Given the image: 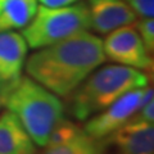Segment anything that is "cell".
I'll list each match as a JSON object with an SVG mask.
<instances>
[{"label": "cell", "mask_w": 154, "mask_h": 154, "mask_svg": "<svg viewBox=\"0 0 154 154\" xmlns=\"http://www.w3.org/2000/svg\"><path fill=\"white\" fill-rule=\"evenodd\" d=\"M105 59L103 40L84 31L33 53L26 71L49 91L67 98Z\"/></svg>", "instance_id": "6da1fadb"}, {"label": "cell", "mask_w": 154, "mask_h": 154, "mask_svg": "<svg viewBox=\"0 0 154 154\" xmlns=\"http://www.w3.org/2000/svg\"><path fill=\"white\" fill-rule=\"evenodd\" d=\"M0 100L38 146L46 145L53 128L64 118L63 102L31 77H21Z\"/></svg>", "instance_id": "7a4b0ae2"}, {"label": "cell", "mask_w": 154, "mask_h": 154, "mask_svg": "<svg viewBox=\"0 0 154 154\" xmlns=\"http://www.w3.org/2000/svg\"><path fill=\"white\" fill-rule=\"evenodd\" d=\"M148 76L143 71L122 64L104 66L93 71L68 95L69 112L80 121L108 108L125 93L145 88Z\"/></svg>", "instance_id": "3957f363"}, {"label": "cell", "mask_w": 154, "mask_h": 154, "mask_svg": "<svg viewBox=\"0 0 154 154\" xmlns=\"http://www.w3.org/2000/svg\"><path fill=\"white\" fill-rule=\"evenodd\" d=\"M90 28V17L86 3L67 7H37L36 14L21 35L31 49L53 45Z\"/></svg>", "instance_id": "277c9868"}, {"label": "cell", "mask_w": 154, "mask_h": 154, "mask_svg": "<svg viewBox=\"0 0 154 154\" xmlns=\"http://www.w3.org/2000/svg\"><path fill=\"white\" fill-rule=\"evenodd\" d=\"M105 58L118 64L140 71L153 68L152 54H149L135 26L126 25L109 32L103 41Z\"/></svg>", "instance_id": "5b68a950"}, {"label": "cell", "mask_w": 154, "mask_h": 154, "mask_svg": "<svg viewBox=\"0 0 154 154\" xmlns=\"http://www.w3.org/2000/svg\"><path fill=\"white\" fill-rule=\"evenodd\" d=\"M96 154H154V126L127 122L108 135L95 139Z\"/></svg>", "instance_id": "8992f818"}, {"label": "cell", "mask_w": 154, "mask_h": 154, "mask_svg": "<svg viewBox=\"0 0 154 154\" xmlns=\"http://www.w3.org/2000/svg\"><path fill=\"white\" fill-rule=\"evenodd\" d=\"M145 88L132 89L119 96L100 114L91 117L84 125V131L93 139H100L118 127L126 125L141 104Z\"/></svg>", "instance_id": "52a82bcc"}, {"label": "cell", "mask_w": 154, "mask_h": 154, "mask_svg": "<svg viewBox=\"0 0 154 154\" xmlns=\"http://www.w3.org/2000/svg\"><path fill=\"white\" fill-rule=\"evenodd\" d=\"M27 42L21 33L0 32V95L16 85L26 63Z\"/></svg>", "instance_id": "ba28073f"}, {"label": "cell", "mask_w": 154, "mask_h": 154, "mask_svg": "<svg viewBox=\"0 0 154 154\" xmlns=\"http://www.w3.org/2000/svg\"><path fill=\"white\" fill-rule=\"evenodd\" d=\"M90 28L100 35H108L116 28L132 25L136 14L125 0H88Z\"/></svg>", "instance_id": "9c48e42d"}, {"label": "cell", "mask_w": 154, "mask_h": 154, "mask_svg": "<svg viewBox=\"0 0 154 154\" xmlns=\"http://www.w3.org/2000/svg\"><path fill=\"white\" fill-rule=\"evenodd\" d=\"M0 154H36V144L9 110L0 116Z\"/></svg>", "instance_id": "30bf717a"}, {"label": "cell", "mask_w": 154, "mask_h": 154, "mask_svg": "<svg viewBox=\"0 0 154 154\" xmlns=\"http://www.w3.org/2000/svg\"><path fill=\"white\" fill-rule=\"evenodd\" d=\"M37 0H3L0 9V32L23 28L37 11Z\"/></svg>", "instance_id": "8fae6325"}, {"label": "cell", "mask_w": 154, "mask_h": 154, "mask_svg": "<svg viewBox=\"0 0 154 154\" xmlns=\"http://www.w3.org/2000/svg\"><path fill=\"white\" fill-rule=\"evenodd\" d=\"M81 131H82V128L77 127L73 122L67 121V119L63 118L50 132L45 148L57 146V145H62V144L68 143L73 137H76Z\"/></svg>", "instance_id": "7c38bea8"}, {"label": "cell", "mask_w": 154, "mask_h": 154, "mask_svg": "<svg viewBox=\"0 0 154 154\" xmlns=\"http://www.w3.org/2000/svg\"><path fill=\"white\" fill-rule=\"evenodd\" d=\"M91 140H93V137H90L82 130V131L77 135L76 137L72 139L71 141L62 144V145L45 148V150L41 154H77L82 150Z\"/></svg>", "instance_id": "4fadbf2b"}, {"label": "cell", "mask_w": 154, "mask_h": 154, "mask_svg": "<svg viewBox=\"0 0 154 154\" xmlns=\"http://www.w3.org/2000/svg\"><path fill=\"white\" fill-rule=\"evenodd\" d=\"M136 30L149 54L154 50V21L153 18H140L136 22Z\"/></svg>", "instance_id": "5bb4252c"}, {"label": "cell", "mask_w": 154, "mask_h": 154, "mask_svg": "<svg viewBox=\"0 0 154 154\" xmlns=\"http://www.w3.org/2000/svg\"><path fill=\"white\" fill-rule=\"evenodd\" d=\"M125 2L140 18H153L154 0H125Z\"/></svg>", "instance_id": "9a60e30c"}, {"label": "cell", "mask_w": 154, "mask_h": 154, "mask_svg": "<svg viewBox=\"0 0 154 154\" xmlns=\"http://www.w3.org/2000/svg\"><path fill=\"white\" fill-rule=\"evenodd\" d=\"M42 5L50 7V8H58V7H67L77 3L79 0H38Z\"/></svg>", "instance_id": "2e32d148"}, {"label": "cell", "mask_w": 154, "mask_h": 154, "mask_svg": "<svg viewBox=\"0 0 154 154\" xmlns=\"http://www.w3.org/2000/svg\"><path fill=\"white\" fill-rule=\"evenodd\" d=\"M77 154H96V149H95V139H93L88 145H86L82 150Z\"/></svg>", "instance_id": "e0dca14e"}, {"label": "cell", "mask_w": 154, "mask_h": 154, "mask_svg": "<svg viewBox=\"0 0 154 154\" xmlns=\"http://www.w3.org/2000/svg\"><path fill=\"white\" fill-rule=\"evenodd\" d=\"M2 4H3V0H0V9H2Z\"/></svg>", "instance_id": "ac0fdd59"}, {"label": "cell", "mask_w": 154, "mask_h": 154, "mask_svg": "<svg viewBox=\"0 0 154 154\" xmlns=\"http://www.w3.org/2000/svg\"><path fill=\"white\" fill-rule=\"evenodd\" d=\"M0 105H2V100H0Z\"/></svg>", "instance_id": "d6986e66"}]
</instances>
